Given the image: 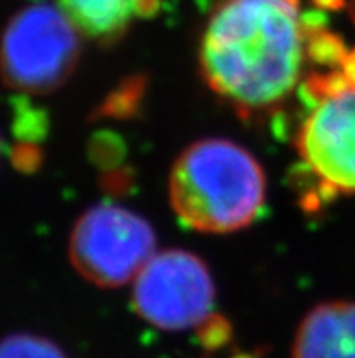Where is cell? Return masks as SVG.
I'll use <instances>...</instances> for the list:
<instances>
[{"label": "cell", "instance_id": "6", "mask_svg": "<svg viewBox=\"0 0 355 358\" xmlns=\"http://www.w3.org/2000/svg\"><path fill=\"white\" fill-rule=\"evenodd\" d=\"M216 287L207 264L198 255L167 250L136 275L133 308L139 318L162 331H185L212 318Z\"/></svg>", "mask_w": 355, "mask_h": 358}, {"label": "cell", "instance_id": "5", "mask_svg": "<svg viewBox=\"0 0 355 358\" xmlns=\"http://www.w3.org/2000/svg\"><path fill=\"white\" fill-rule=\"evenodd\" d=\"M151 224L130 209L93 206L77 220L69 238V259L80 277L98 287H120L135 280L154 257Z\"/></svg>", "mask_w": 355, "mask_h": 358}, {"label": "cell", "instance_id": "2", "mask_svg": "<svg viewBox=\"0 0 355 358\" xmlns=\"http://www.w3.org/2000/svg\"><path fill=\"white\" fill-rule=\"evenodd\" d=\"M169 195L174 213L190 229L232 233L259 217L266 178L245 148L225 138H203L176 159Z\"/></svg>", "mask_w": 355, "mask_h": 358}, {"label": "cell", "instance_id": "3", "mask_svg": "<svg viewBox=\"0 0 355 358\" xmlns=\"http://www.w3.org/2000/svg\"><path fill=\"white\" fill-rule=\"evenodd\" d=\"M305 115L296 131L299 196L319 209L355 195V86L339 68L321 69L301 84Z\"/></svg>", "mask_w": 355, "mask_h": 358}, {"label": "cell", "instance_id": "4", "mask_svg": "<svg viewBox=\"0 0 355 358\" xmlns=\"http://www.w3.org/2000/svg\"><path fill=\"white\" fill-rule=\"evenodd\" d=\"M80 53V33L62 9L29 4L9 18L0 36V78L24 95H45L69 80Z\"/></svg>", "mask_w": 355, "mask_h": 358}, {"label": "cell", "instance_id": "11", "mask_svg": "<svg viewBox=\"0 0 355 358\" xmlns=\"http://www.w3.org/2000/svg\"><path fill=\"white\" fill-rule=\"evenodd\" d=\"M350 6H352V17H354V20H355V0H352Z\"/></svg>", "mask_w": 355, "mask_h": 358}, {"label": "cell", "instance_id": "10", "mask_svg": "<svg viewBox=\"0 0 355 358\" xmlns=\"http://www.w3.org/2000/svg\"><path fill=\"white\" fill-rule=\"evenodd\" d=\"M314 2L324 9H339L345 6V0H314Z\"/></svg>", "mask_w": 355, "mask_h": 358}, {"label": "cell", "instance_id": "7", "mask_svg": "<svg viewBox=\"0 0 355 358\" xmlns=\"http://www.w3.org/2000/svg\"><path fill=\"white\" fill-rule=\"evenodd\" d=\"M292 358H355V302H326L308 311L294 336Z\"/></svg>", "mask_w": 355, "mask_h": 358}, {"label": "cell", "instance_id": "1", "mask_svg": "<svg viewBox=\"0 0 355 358\" xmlns=\"http://www.w3.org/2000/svg\"><path fill=\"white\" fill-rule=\"evenodd\" d=\"M306 62L301 0H218L203 27V80L243 118L283 106L305 80Z\"/></svg>", "mask_w": 355, "mask_h": 358}, {"label": "cell", "instance_id": "9", "mask_svg": "<svg viewBox=\"0 0 355 358\" xmlns=\"http://www.w3.org/2000/svg\"><path fill=\"white\" fill-rule=\"evenodd\" d=\"M0 358H68V355L47 336L11 333L0 338Z\"/></svg>", "mask_w": 355, "mask_h": 358}, {"label": "cell", "instance_id": "8", "mask_svg": "<svg viewBox=\"0 0 355 358\" xmlns=\"http://www.w3.org/2000/svg\"><path fill=\"white\" fill-rule=\"evenodd\" d=\"M78 33L98 44H114L138 18L158 13L160 0H59Z\"/></svg>", "mask_w": 355, "mask_h": 358}]
</instances>
